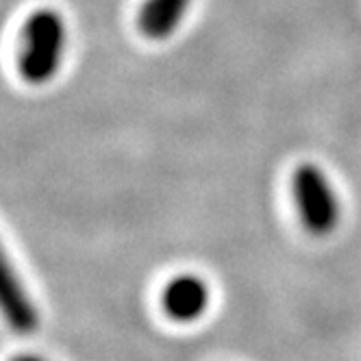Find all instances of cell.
Returning a JSON list of instances; mask_svg holds the SVG:
<instances>
[{"mask_svg": "<svg viewBox=\"0 0 361 361\" xmlns=\"http://www.w3.org/2000/svg\"><path fill=\"white\" fill-rule=\"evenodd\" d=\"M66 48V24L53 9H39L22 27L18 70L29 83H46L59 72Z\"/></svg>", "mask_w": 361, "mask_h": 361, "instance_id": "6da1fadb", "label": "cell"}, {"mask_svg": "<svg viewBox=\"0 0 361 361\" xmlns=\"http://www.w3.org/2000/svg\"><path fill=\"white\" fill-rule=\"evenodd\" d=\"M16 361H44V359H37V357H18Z\"/></svg>", "mask_w": 361, "mask_h": 361, "instance_id": "8992f818", "label": "cell"}, {"mask_svg": "<svg viewBox=\"0 0 361 361\" xmlns=\"http://www.w3.org/2000/svg\"><path fill=\"white\" fill-rule=\"evenodd\" d=\"M209 286L196 274L174 276L161 294L166 316L176 322H194L202 318L209 307Z\"/></svg>", "mask_w": 361, "mask_h": 361, "instance_id": "3957f363", "label": "cell"}, {"mask_svg": "<svg viewBox=\"0 0 361 361\" xmlns=\"http://www.w3.org/2000/svg\"><path fill=\"white\" fill-rule=\"evenodd\" d=\"M0 316L16 331L27 333L37 326L35 307L3 248H0Z\"/></svg>", "mask_w": 361, "mask_h": 361, "instance_id": "277c9868", "label": "cell"}, {"mask_svg": "<svg viewBox=\"0 0 361 361\" xmlns=\"http://www.w3.org/2000/svg\"><path fill=\"white\" fill-rule=\"evenodd\" d=\"M190 0H146L137 16V27L148 39H166L183 22Z\"/></svg>", "mask_w": 361, "mask_h": 361, "instance_id": "5b68a950", "label": "cell"}, {"mask_svg": "<svg viewBox=\"0 0 361 361\" xmlns=\"http://www.w3.org/2000/svg\"><path fill=\"white\" fill-rule=\"evenodd\" d=\"M292 196L302 226L312 235H329L340 224L342 204L322 168L302 164L292 174Z\"/></svg>", "mask_w": 361, "mask_h": 361, "instance_id": "7a4b0ae2", "label": "cell"}]
</instances>
